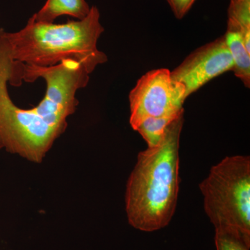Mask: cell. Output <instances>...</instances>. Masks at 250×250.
Instances as JSON below:
<instances>
[{"instance_id":"obj_1","label":"cell","mask_w":250,"mask_h":250,"mask_svg":"<svg viewBox=\"0 0 250 250\" xmlns=\"http://www.w3.org/2000/svg\"><path fill=\"white\" fill-rule=\"evenodd\" d=\"M16 62L10 52L6 31L0 29V149L41 163L67 126L76 110L77 90L85 88L90 72L78 62L65 60L48 67L18 65V84L45 80V97L36 107L22 109L13 103L7 89L12 83Z\"/></svg>"},{"instance_id":"obj_2","label":"cell","mask_w":250,"mask_h":250,"mask_svg":"<svg viewBox=\"0 0 250 250\" xmlns=\"http://www.w3.org/2000/svg\"><path fill=\"white\" fill-rule=\"evenodd\" d=\"M184 114L166 129L162 141L139 153L130 174L125 208L133 228L152 232L170 223L177 207L179 184V142Z\"/></svg>"},{"instance_id":"obj_3","label":"cell","mask_w":250,"mask_h":250,"mask_svg":"<svg viewBox=\"0 0 250 250\" xmlns=\"http://www.w3.org/2000/svg\"><path fill=\"white\" fill-rule=\"evenodd\" d=\"M95 6L82 21L65 24L35 22L30 18L17 32H6L10 52L15 62L41 67L57 65L65 60L78 62L91 74L98 65L108 61L99 50L98 39L104 31Z\"/></svg>"},{"instance_id":"obj_4","label":"cell","mask_w":250,"mask_h":250,"mask_svg":"<svg viewBox=\"0 0 250 250\" xmlns=\"http://www.w3.org/2000/svg\"><path fill=\"white\" fill-rule=\"evenodd\" d=\"M204 208L215 229L250 238V158L227 156L200 184Z\"/></svg>"},{"instance_id":"obj_5","label":"cell","mask_w":250,"mask_h":250,"mask_svg":"<svg viewBox=\"0 0 250 250\" xmlns=\"http://www.w3.org/2000/svg\"><path fill=\"white\" fill-rule=\"evenodd\" d=\"M185 88L171 78L170 71L156 69L145 74L129 95V123L135 130L149 117L177 116L184 113Z\"/></svg>"},{"instance_id":"obj_6","label":"cell","mask_w":250,"mask_h":250,"mask_svg":"<svg viewBox=\"0 0 250 250\" xmlns=\"http://www.w3.org/2000/svg\"><path fill=\"white\" fill-rule=\"evenodd\" d=\"M233 69L232 57L222 36L194 51L170 75L172 80L184 85L188 98L210 80Z\"/></svg>"},{"instance_id":"obj_7","label":"cell","mask_w":250,"mask_h":250,"mask_svg":"<svg viewBox=\"0 0 250 250\" xmlns=\"http://www.w3.org/2000/svg\"><path fill=\"white\" fill-rule=\"evenodd\" d=\"M229 52L233 62L235 76L241 80L246 88L250 87V52H248L243 41L239 28L228 22L227 31L224 36Z\"/></svg>"},{"instance_id":"obj_8","label":"cell","mask_w":250,"mask_h":250,"mask_svg":"<svg viewBox=\"0 0 250 250\" xmlns=\"http://www.w3.org/2000/svg\"><path fill=\"white\" fill-rule=\"evenodd\" d=\"M90 7L85 0H47L45 5L31 17L35 22L53 23L62 16H70L79 21L89 14Z\"/></svg>"},{"instance_id":"obj_9","label":"cell","mask_w":250,"mask_h":250,"mask_svg":"<svg viewBox=\"0 0 250 250\" xmlns=\"http://www.w3.org/2000/svg\"><path fill=\"white\" fill-rule=\"evenodd\" d=\"M182 114L184 113L177 116L149 117L143 120L135 131L146 141L147 147H155L162 141L167 126Z\"/></svg>"},{"instance_id":"obj_10","label":"cell","mask_w":250,"mask_h":250,"mask_svg":"<svg viewBox=\"0 0 250 250\" xmlns=\"http://www.w3.org/2000/svg\"><path fill=\"white\" fill-rule=\"evenodd\" d=\"M228 22L239 28L244 45L250 52V0H231L228 8Z\"/></svg>"},{"instance_id":"obj_11","label":"cell","mask_w":250,"mask_h":250,"mask_svg":"<svg viewBox=\"0 0 250 250\" xmlns=\"http://www.w3.org/2000/svg\"><path fill=\"white\" fill-rule=\"evenodd\" d=\"M215 243L217 250H250V238L235 230L216 229Z\"/></svg>"},{"instance_id":"obj_12","label":"cell","mask_w":250,"mask_h":250,"mask_svg":"<svg viewBox=\"0 0 250 250\" xmlns=\"http://www.w3.org/2000/svg\"><path fill=\"white\" fill-rule=\"evenodd\" d=\"M196 0H167L171 10L177 19H182L188 14Z\"/></svg>"}]
</instances>
